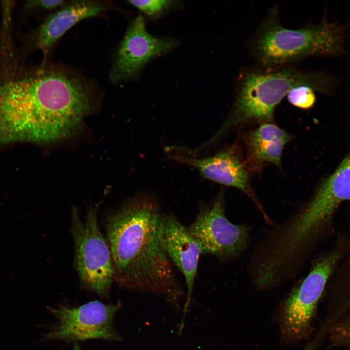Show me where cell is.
I'll return each mask as SVG.
<instances>
[{"label":"cell","instance_id":"cell-19","mask_svg":"<svg viewBox=\"0 0 350 350\" xmlns=\"http://www.w3.org/2000/svg\"><path fill=\"white\" fill-rule=\"evenodd\" d=\"M73 350H81L79 344L77 343H75Z\"/></svg>","mask_w":350,"mask_h":350},{"label":"cell","instance_id":"cell-12","mask_svg":"<svg viewBox=\"0 0 350 350\" xmlns=\"http://www.w3.org/2000/svg\"><path fill=\"white\" fill-rule=\"evenodd\" d=\"M160 234L168 257L182 273L185 280L187 296L180 326L183 328L185 316L191 301L199 258L202 254V248L188 227L171 214H162Z\"/></svg>","mask_w":350,"mask_h":350},{"label":"cell","instance_id":"cell-2","mask_svg":"<svg viewBox=\"0 0 350 350\" xmlns=\"http://www.w3.org/2000/svg\"><path fill=\"white\" fill-rule=\"evenodd\" d=\"M162 214L151 196L130 198L107 216L106 238L118 284L176 300L183 291L161 242Z\"/></svg>","mask_w":350,"mask_h":350},{"label":"cell","instance_id":"cell-10","mask_svg":"<svg viewBox=\"0 0 350 350\" xmlns=\"http://www.w3.org/2000/svg\"><path fill=\"white\" fill-rule=\"evenodd\" d=\"M178 45L175 39L151 35L143 17L137 16L129 24L118 48L109 71L110 80L118 83L136 78L152 59L169 52Z\"/></svg>","mask_w":350,"mask_h":350},{"label":"cell","instance_id":"cell-6","mask_svg":"<svg viewBox=\"0 0 350 350\" xmlns=\"http://www.w3.org/2000/svg\"><path fill=\"white\" fill-rule=\"evenodd\" d=\"M98 207L88 210L84 221L71 210V231L74 241V263L83 285L99 296L107 295L115 280L111 251L98 223Z\"/></svg>","mask_w":350,"mask_h":350},{"label":"cell","instance_id":"cell-11","mask_svg":"<svg viewBox=\"0 0 350 350\" xmlns=\"http://www.w3.org/2000/svg\"><path fill=\"white\" fill-rule=\"evenodd\" d=\"M168 148L172 150L167 151L170 159L193 167L206 179L242 191L256 204L265 220L271 223L251 189L246 167L235 148L229 147L203 158L192 156L180 148Z\"/></svg>","mask_w":350,"mask_h":350},{"label":"cell","instance_id":"cell-9","mask_svg":"<svg viewBox=\"0 0 350 350\" xmlns=\"http://www.w3.org/2000/svg\"><path fill=\"white\" fill-rule=\"evenodd\" d=\"M121 304L92 301L76 307L60 306L50 310L57 319L45 334L46 340L67 342L91 339L120 341L113 326V317Z\"/></svg>","mask_w":350,"mask_h":350},{"label":"cell","instance_id":"cell-17","mask_svg":"<svg viewBox=\"0 0 350 350\" xmlns=\"http://www.w3.org/2000/svg\"><path fill=\"white\" fill-rule=\"evenodd\" d=\"M331 339L335 345L350 347V316L339 320L332 326Z\"/></svg>","mask_w":350,"mask_h":350},{"label":"cell","instance_id":"cell-3","mask_svg":"<svg viewBox=\"0 0 350 350\" xmlns=\"http://www.w3.org/2000/svg\"><path fill=\"white\" fill-rule=\"evenodd\" d=\"M348 27L324 16L318 23L290 29L281 24L279 8L275 6L250 37L248 50L255 66L264 68L293 66L311 56L338 57L347 53Z\"/></svg>","mask_w":350,"mask_h":350},{"label":"cell","instance_id":"cell-1","mask_svg":"<svg viewBox=\"0 0 350 350\" xmlns=\"http://www.w3.org/2000/svg\"><path fill=\"white\" fill-rule=\"evenodd\" d=\"M92 89L77 74L51 64L4 80L0 84V147L66 137L91 110Z\"/></svg>","mask_w":350,"mask_h":350},{"label":"cell","instance_id":"cell-18","mask_svg":"<svg viewBox=\"0 0 350 350\" xmlns=\"http://www.w3.org/2000/svg\"><path fill=\"white\" fill-rule=\"evenodd\" d=\"M63 0H34L27 1L28 8L41 10H56L67 3Z\"/></svg>","mask_w":350,"mask_h":350},{"label":"cell","instance_id":"cell-5","mask_svg":"<svg viewBox=\"0 0 350 350\" xmlns=\"http://www.w3.org/2000/svg\"><path fill=\"white\" fill-rule=\"evenodd\" d=\"M347 200H350V154L306 206L279 225L282 242L293 251L308 249L339 204Z\"/></svg>","mask_w":350,"mask_h":350},{"label":"cell","instance_id":"cell-13","mask_svg":"<svg viewBox=\"0 0 350 350\" xmlns=\"http://www.w3.org/2000/svg\"><path fill=\"white\" fill-rule=\"evenodd\" d=\"M107 8L105 4L97 1H68L48 16L37 28L34 38L35 48L47 54L72 26L83 19L97 16Z\"/></svg>","mask_w":350,"mask_h":350},{"label":"cell","instance_id":"cell-8","mask_svg":"<svg viewBox=\"0 0 350 350\" xmlns=\"http://www.w3.org/2000/svg\"><path fill=\"white\" fill-rule=\"evenodd\" d=\"M188 228L200 243L202 254L222 260L238 256L249 243V227L234 224L227 218L222 192L210 205L201 207Z\"/></svg>","mask_w":350,"mask_h":350},{"label":"cell","instance_id":"cell-16","mask_svg":"<svg viewBox=\"0 0 350 350\" xmlns=\"http://www.w3.org/2000/svg\"><path fill=\"white\" fill-rule=\"evenodd\" d=\"M314 90L306 86L296 87L289 91L287 97L293 105L302 109L311 108L315 101Z\"/></svg>","mask_w":350,"mask_h":350},{"label":"cell","instance_id":"cell-7","mask_svg":"<svg viewBox=\"0 0 350 350\" xmlns=\"http://www.w3.org/2000/svg\"><path fill=\"white\" fill-rule=\"evenodd\" d=\"M338 258L335 253L319 258L286 298L280 315L281 334L285 342H297L308 334L317 303Z\"/></svg>","mask_w":350,"mask_h":350},{"label":"cell","instance_id":"cell-4","mask_svg":"<svg viewBox=\"0 0 350 350\" xmlns=\"http://www.w3.org/2000/svg\"><path fill=\"white\" fill-rule=\"evenodd\" d=\"M338 83L337 78L325 71L304 70L294 66L245 68L237 76L231 112L214 137L218 139L232 126L247 122L271 121L276 106L296 87L306 86L331 95Z\"/></svg>","mask_w":350,"mask_h":350},{"label":"cell","instance_id":"cell-14","mask_svg":"<svg viewBox=\"0 0 350 350\" xmlns=\"http://www.w3.org/2000/svg\"><path fill=\"white\" fill-rule=\"evenodd\" d=\"M291 140V136L277 125L263 122L245 137L248 161L255 168L265 163L280 166L283 149Z\"/></svg>","mask_w":350,"mask_h":350},{"label":"cell","instance_id":"cell-15","mask_svg":"<svg viewBox=\"0 0 350 350\" xmlns=\"http://www.w3.org/2000/svg\"><path fill=\"white\" fill-rule=\"evenodd\" d=\"M127 2L139 10L144 16L154 20L180 4L178 1L168 0H129Z\"/></svg>","mask_w":350,"mask_h":350}]
</instances>
